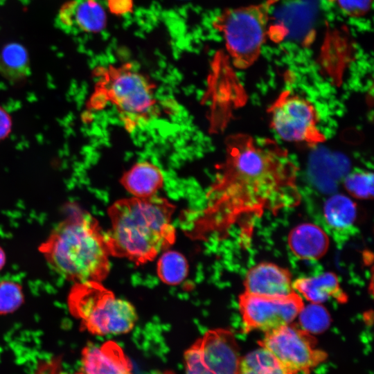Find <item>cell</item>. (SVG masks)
<instances>
[{
  "label": "cell",
  "instance_id": "obj_1",
  "mask_svg": "<svg viewBox=\"0 0 374 374\" xmlns=\"http://www.w3.org/2000/svg\"><path fill=\"white\" fill-rule=\"evenodd\" d=\"M225 148L206 206L187 231L191 238H224L235 224L242 229L244 222L243 233L250 235L247 222L301 202L298 167L276 141L238 133L226 139Z\"/></svg>",
  "mask_w": 374,
  "mask_h": 374
},
{
  "label": "cell",
  "instance_id": "obj_2",
  "mask_svg": "<svg viewBox=\"0 0 374 374\" xmlns=\"http://www.w3.org/2000/svg\"><path fill=\"white\" fill-rule=\"evenodd\" d=\"M175 209L172 203L157 195L116 201L108 208L111 228L105 232L110 256L136 265L153 260L175 242Z\"/></svg>",
  "mask_w": 374,
  "mask_h": 374
},
{
  "label": "cell",
  "instance_id": "obj_3",
  "mask_svg": "<svg viewBox=\"0 0 374 374\" xmlns=\"http://www.w3.org/2000/svg\"><path fill=\"white\" fill-rule=\"evenodd\" d=\"M38 249L53 271L73 283L102 282L110 270L105 232L84 211L58 223Z\"/></svg>",
  "mask_w": 374,
  "mask_h": 374
},
{
  "label": "cell",
  "instance_id": "obj_4",
  "mask_svg": "<svg viewBox=\"0 0 374 374\" xmlns=\"http://www.w3.org/2000/svg\"><path fill=\"white\" fill-rule=\"evenodd\" d=\"M93 106L103 108L108 103L118 113L124 127L134 131L157 115V86L131 62L99 66Z\"/></svg>",
  "mask_w": 374,
  "mask_h": 374
},
{
  "label": "cell",
  "instance_id": "obj_5",
  "mask_svg": "<svg viewBox=\"0 0 374 374\" xmlns=\"http://www.w3.org/2000/svg\"><path fill=\"white\" fill-rule=\"evenodd\" d=\"M67 305L80 326L97 335H121L132 330L137 314L128 301L116 297L101 282L75 283L71 287Z\"/></svg>",
  "mask_w": 374,
  "mask_h": 374
},
{
  "label": "cell",
  "instance_id": "obj_6",
  "mask_svg": "<svg viewBox=\"0 0 374 374\" xmlns=\"http://www.w3.org/2000/svg\"><path fill=\"white\" fill-rule=\"evenodd\" d=\"M278 0L226 8L213 20V26L222 36L233 65L245 69L260 57L265 42L270 11Z\"/></svg>",
  "mask_w": 374,
  "mask_h": 374
},
{
  "label": "cell",
  "instance_id": "obj_7",
  "mask_svg": "<svg viewBox=\"0 0 374 374\" xmlns=\"http://www.w3.org/2000/svg\"><path fill=\"white\" fill-rule=\"evenodd\" d=\"M270 127L283 140L316 146L326 136L319 127L314 105L299 94L285 90L267 109Z\"/></svg>",
  "mask_w": 374,
  "mask_h": 374
},
{
  "label": "cell",
  "instance_id": "obj_8",
  "mask_svg": "<svg viewBox=\"0 0 374 374\" xmlns=\"http://www.w3.org/2000/svg\"><path fill=\"white\" fill-rule=\"evenodd\" d=\"M259 345L269 351L288 374H310L326 360L312 335L292 323L265 332Z\"/></svg>",
  "mask_w": 374,
  "mask_h": 374
},
{
  "label": "cell",
  "instance_id": "obj_9",
  "mask_svg": "<svg viewBox=\"0 0 374 374\" xmlns=\"http://www.w3.org/2000/svg\"><path fill=\"white\" fill-rule=\"evenodd\" d=\"M240 358L231 330H210L186 350L185 374H238Z\"/></svg>",
  "mask_w": 374,
  "mask_h": 374
},
{
  "label": "cell",
  "instance_id": "obj_10",
  "mask_svg": "<svg viewBox=\"0 0 374 374\" xmlns=\"http://www.w3.org/2000/svg\"><path fill=\"white\" fill-rule=\"evenodd\" d=\"M239 310L244 331L264 332L291 323L304 304L301 296L294 292L282 296H267L244 292L239 296Z\"/></svg>",
  "mask_w": 374,
  "mask_h": 374
},
{
  "label": "cell",
  "instance_id": "obj_11",
  "mask_svg": "<svg viewBox=\"0 0 374 374\" xmlns=\"http://www.w3.org/2000/svg\"><path fill=\"white\" fill-rule=\"evenodd\" d=\"M105 10L100 0H68L60 8L57 26L65 33H96L106 25Z\"/></svg>",
  "mask_w": 374,
  "mask_h": 374
},
{
  "label": "cell",
  "instance_id": "obj_12",
  "mask_svg": "<svg viewBox=\"0 0 374 374\" xmlns=\"http://www.w3.org/2000/svg\"><path fill=\"white\" fill-rule=\"evenodd\" d=\"M244 285L245 292L260 296H282L295 292L290 271L267 262L258 263L249 269Z\"/></svg>",
  "mask_w": 374,
  "mask_h": 374
},
{
  "label": "cell",
  "instance_id": "obj_13",
  "mask_svg": "<svg viewBox=\"0 0 374 374\" xmlns=\"http://www.w3.org/2000/svg\"><path fill=\"white\" fill-rule=\"evenodd\" d=\"M82 364L84 374H132L129 358L113 341L87 346L82 352Z\"/></svg>",
  "mask_w": 374,
  "mask_h": 374
},
{
  "label": "cell",
  "instance_id": "obj_14",
  "mask_svg": "<svg viewBox=\"0 0 374 374\" xmlns=\"http://www.w3.org/2000/svg\"><path fill=\"white\" fill-rule=\"evenodd\" d=\"M288 245L297 258L307 260H317L328 251L329 238L319 226L312 223H303L291 230Z\"/></svg>",
  "mask_w": 374,
  "mask_h": 374
},
{
  "label": "cell",
  "instance_id": "obj_15",
  "mask_svg": "<svg viewBox=\"0 0 374 374\" xmlns=\"http://www.w3.org/2000/svg\"><path fill=\"white\" fill-rule=\"evenodd\" d=\"M293 288L295 292L313 303L321 304L330 299L344 303L348 300L338 278L332 272L299 278L293 282Z\"/></svg>",
  "mask_w": 374,
  "mask_h": 374
},
{
  "label": "cell",
  "instance_id": "obj_16",
  "mask_svg": "<svg viewBox=\"0 0 374 374\" xmlns=\"http://www.w3.org/2000/svg\"><path fill=\"white\" fill-rule=\"evenodd\" d=\"M125 189L136 197H149L163 187L164 177L161 169L148 161L134 164L120 179Z\"/></svg>",
  "mask_w": 374,
  "mask_h": 374
},
{
  "label": "cell",
  "instance_id": "obj_17",
  "mask_svg": "<svg viewBox=\"0 0 374 374\" xmlns=\"http://www.w3.org/2000/svg\"><path fill=\"white\" fill-rule=\"evenodd\" d=\"M324 219L335 232L346 233L354 225L357 217L355 203L343 195H335L325 203Z\"/></svg>",
  "mask_w": 374,
  "mask_h": 374
},
{
  "label": "cell",
  "instance_id": "obj_18",
  "mask_svg": "<svg viewBox=\"0 0 374 374\" xmlns=\"http://www.w3.org/2000/svg\"><path fill=\"white\" fill-rule=\"evenodd\" d=\"M238 374H288L273 355L263 347L240 358Z\"/></svg>",
  "mask_w": 374,
  "mask_h": 374
},
{
  "label": "cell",
  "instance_id": "obj_19",
  "mask_svg": "<svg viewBox=\"0 0 374 374\" xmlns=\"http://www.w3.org/2000/svg\"><path fill=\"white\" fill-rule=\"evenodd\" d=\"M188 265L186 258L175 251H166L157 262V274L163 283L177 285L187 276Z\"/></svg>",
  "mask_w": 374,
  "mask_h": 374
},
{
  "label": "cell",
  "instance_id": "obj_20",
  "mask_svg": "<svg viewBox=\"0 0 374 374\" xmlns=\"http://www.w3.org/2000/svg\"><path fill=\"white\" fill-rule=\"evenodd\" d=\"M0 69L8 78H19L28 71L26 49L19 44L6 45L0 55Z\"/></svg>",
  "mask_w": 374,
  "mask_h": 374
},
{
  "label": "cell",
  "instance_id": "obj_21",
  "mask_svg": "<svg viewBox=\"0 0 374 374\" xmlns=\"http://www.w3.org/2000/svg\"><path fill=\"white\" fill-rule=\"evenodd\" d=\"M299 327L311 335L325 332L331 323V318L328 310L319 303H311L303 305L299 312Z\"/></svg>",
  "mask_w": 374,
  "mask_h": 374
},
{
  "label": "cell",
  "instance_id": "obj_22",
  "mask_svg": "<svg viewBox=\"0 0 374 374\" xmlns=\"http://www.w3.org/2000/svg\"><path fill=\"white\" fill-rule=\"evenodd\" d=\"M346 190L360 199H371L373 195V174L367 170H357L348 175L344 181Z\"/></svg>",
  "mask_w": 374,
  "mask_h": 374
},
{
  "label": "cell",
  "instance_id": "obj_23",
  "mask_svg": "<svg viewBox=\"0 0 374 374\" xmlns=\"http://www.w3.org/2000/svg\"><path fill=\"white\" fill-rule=\"evenodd\" d=\"M24 301L21 285L10 280L0 281V315H6L18 310Z\"/></svg>",
  "mask_w": 374,
  "mask_h": 374
},
{
  "label": "cell",
  "instance_id": "obj_24",
  "mask_svg": "<svg viewBox=\"0 0 374 374\" xmlns=\"http://www.w3.org/2000/svg\"><path fill=\"white\" fill-rule=\"evenodd\" d=\"M339 9L348 17H361L371 10L373 0H332Z\"/></svg>",
  "mask_w": 374,
  "mask_h": 374
},
{
  "label": "cell",
  "instance_id": "obj_25",
  "mask_svg": "<svg viewBox=\"0 0 374 374\" xmlns=\"http://www.w3.org/2000/svg\"><path fill=\"white\" fill-rule=\"evenodd\" d=\"M108 5L113 12H125L130 7V0H108Z\"/></svg>",
  "mask_w": 374,
  "mask_h": 374
},
{
  "label": "cell",
  "instance_id": "obj_26",
  "mask_svg": "<svg viewBox=\"0 0 374 374\" xmlns=\"http://www.w3.org/2000/svg\"><path fill=\"white\" fill-rule=\"evenodd\" d=\"M10 129V121L8 114L0 108V139L5 137Z\"/></svg>",
  "mask_w": 374,
  "mask_h": 374
},
{
  "label": "cell",
  "instance_id": "obj_27",
  "mask_svg": "<svg viewBox=\"0 0 374 374\" xmlns=\"http://www.w3.org/2000/svg\"><path fill=\"white\" fill-rule=\"evenodd\" d=\"M6 254L3 249L0 247V271L3 269L6 263Z\"/></svg>",
  "mask_w": 374,
  "mask_h": 374
},
{
  "label": "cell",
  "instance_id": "obj_28",
  "mask_svg": "<svg viewBox=\"0 0 374 374\" xmlns=\"http://www.w3.org/2000/svg\"><path fill=\"white\" fill-rule=\"evenodd\" d=\"M74 374H84L82 372L81 373H74Z\"/></svg>",
  "mask_w": 374,
  "mask_h": 374
}]
</instances>
